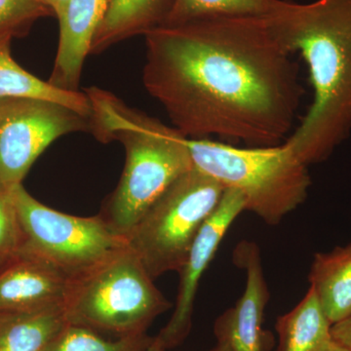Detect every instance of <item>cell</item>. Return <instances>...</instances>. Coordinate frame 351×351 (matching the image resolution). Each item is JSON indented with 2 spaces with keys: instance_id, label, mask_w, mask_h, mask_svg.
<instances>
[{
  "instance_id": "4",
  "label": "cell",
  "mask_w": 351,
  "mask_h": 351,
  "mask_svg": "<svg viewBox=\"0 0 351 351\" xmlns=\"http://www.w3.org/2000/svg\"><path fill=\"white\" fill-rule=\"evenodd\" d=\"M193 167L225 189L243 195L246 211L276 226L301 206L311 186L307 166L285 143L274 147H237L209 138H189Z\"/></svg>"
},
{
  "instance_id": "20",
  "label": "cell",
  "mask_w": 351,
  "mask_h": 351,
  "mask_svg": "<svg viewBox=\"0 0 351 351\" xmlns=\"http://www.w3.org/2000/svg\"><path fill=\"white\" fill-rule=\"evenodd\" d=\"M52 11L38 0H0V38H23Z\"/></svg>"
},
{
  "instance_id": "6",
  "label": "cell",
  "mask_w": 351,
  "mask_h": 351,
  "mask_svg": "<svg viewBox=\"0 0 351 351\" xmlns=\"http://www.w3.org/2000/svg\"><path fill=\"white\" fill-rule=\"evenodd\" d=\"M223 193L219 182L193 167L173 182L132 228L127 243L154 280L181 269Z\"/></svg>"
},
{
  "instance_id": "12",
  "label": "cell",
  "mask_w": 351,
  "mask_h": 351,
  "mask_svg": "<svg viewBox=\"0 0 351 351\" xmlns=\"http://www.w3.org/2000/svg\"><path fill=\"white\" fill-rule=\"evenodd\" d=\"M108 0H68L54 11L60 36L56 59L48 82L60 89L78 92L85 59Z\"/></svg>"
},
{
  "instance_id": "19",
  "label": "cell",
  "mask_w": 351,
  "mask_h": 351,
  "mask_svg": "<svg viewBox=\"0 0 351 351\" xmlns=\"http://www.w3.org/2000/svg\"><path fill=\"white\" fill-rule=\"evenodd\" d=\"M154 339L141 334L108 339L94 330L69 324L45 351H147Z\"/></svg>"
},
{
  "instance_id": "9",
  "label": "cell",
  "mask_w": 351,
  "mask_h": 351,
  "mask_svg": "<svg viewBox=\"0 0 351 351\" xmlns=\"http://www.w3.org/2000/svg\"><path fill=\"white\" fill-rule=\"evenodd\" d=\"M245 211L243 195L235 189H225L218 207L201 226L181 269L178 271L180 282L174 313L156 336L165 350L180 345L188 337L201 277L213 260L230 226Z\"/></svg>"
},
{
  "instance_id": "1",
  "label": "cell",
  "mask_w": 351,
  "mask_h": 351,
  "mask_svg": "<svg viewBox=\"0 0 351 351\" xmlns=\"http://www.w3.org/2000/svg\"><path fill=\"white\" fill-rule=\"evenodd\" d=\"M143 82L177 130L250 147L280 145L304 89L265 17L162 25L147 32Z\"/></svg>"
},
{
  "instance_id": "5",
  "label": "cell",
  "mask_w": 351,
  "mask_h": 351,
  "mask_svg": "<svg viewBox=\"0 0 351 351\" xmlns=\"http://www.w3.org/2000/svg\"><path fill=\"white\" fill-rule=\"evenodd\" d=\"M129 248L71 279L64 308L69 324L117 338L145 334L171 307Z\"/></svg>"
},
{
  "instance_id": "23",
  "label": "cell",
  "mask_w": 351,
  "mask_h": 351,
  "mask_svg": "<svg viewBox=\"0 0 351 351\" xmlns=\"http://www.w3.org/2000/svg\"><path fill=\"white\" fill-rule=\"evenodd\" d=\"M38 1L43 3L44 6L49 8L52 13H54L57 8L63 5L64 2L68 1V0H38Z\"/></svg>"
},
{
  "instance_id": "15",
  "label": "cell",
  "mask_w": 351,
  "mask_h": 351,
  "mask_svg": "<svg viewBox=\"0 0 351 351\" xmlns=\"http://www.w3.org/2000/svg\"><path fill=\"white\" fill-rule=\"evenodd\" d=\"M309 283L331 325L351 314V244L314 256Z\"/></svg>"
},
{
  "instance_id": "8",
  "label": "cell",
  "mask_w": 351,
  "mask_h": 351,
  "mask_svg": "<svg viewBox=\"0 0 351 351\" xmlns=\"http://www.w3.org/2000/svg\"><path fill=\"white\" fill-rule=\"evenodd\" d=\"M92 119L43 99H0V184L7 189L23 180L53 142L75 132H91Z\"/></svg>"
},
{
  "instance_id": "18",
  "label": "cell",
  "mask_w": 351,
  "mask_h": 351,
  "mask_svg": "<svg viewBox=\"0 0 351 351\" xmlns=\"http://www.w3.org/2000/svg\"><path fill=\"white\" fill-rule=\"evenodd\" d=\"M279 2L280 0H173L162 25H180L218 17H265Z\"/></svg>"
},
{
  "instance_id": "2",
  "label": "cell",
  "mask_w": 351,
  "mask_h": 351,
  "mask_svg": "<svg viewBox=\"0 0 351 351\" xmlns=\"http://www.w3.org/2000/svg\"><path fill=\"white\" fill-rule=\"evenodd\" d=\"M265 18L282 47L308 66L313 101L284 142L308 167L326 160L351 133V0H280Z\"/></svg>"
},
{
  "instance_id": "10",
  "label": "cell",
  "mask_w": 351,
  "mask_h": 351,
  "mask_svg": "<svg viewBox=\"0 0 351 351\" xmlns=\"http://www.w3.org/2000/svg\"><path fill=\"white\" fill-rule=\"evenodd\" d=\"M233 262L246 271V287L235 306L217 319L215 335L218 343L233 351H263L262 324L270 295L258 245L240 242L233 252Z\"/></svg>"
},
{
  "instance_id": "14",
  "label": "cell",
  "mask_w": 351,
  "mask_h": 351,
  "mask_svg": "<svg viewBox=\"0 0 351 351\" xmlns=\"http://www.w3.org/2000/svg\"><path fill=\"white\" fill-rule=\"evenodd\" d=\"M69 324L64 306L0 311V351H45Z\"/></svg>"
},
{
  "instance_id": "7",
  "label": "cell",
  "mask_w": 351,
  "mask_h": 351,
  "mask_svg": "<svg viewBox=\"0 0 351 351\" xmlns=\"http://www.w3.org/2000/svg\"><path fill=\"white\" fill-rule=\"evenodd\" d=\"M22 228L23 249L48 261L73 279L128 247L100 216H71L39 202L23 184L8 189Z\"/></svg>"
},
{
  "instance_id": "24",
  "label": "cell",
  "mask_w": 351,
  "mask_h": 351,
  "mask_svg": "<svg viewBox=\"0 0 351 351\" xmlns=\"http://www.w3.org/2000/svg\"><path fill=\"white\" fill-rule=\"evenodd\" d=\"M324 351H351L350 350H348V348H346V346L339 345V343H336V341L332 339V341L331 343H330L329 346H327L326 348H325Z\"/></svg>"
},
{
  "instance_id": "21",
  "label": "cell",
  "mask_w": 351,
  "mask_h": 351,
  "mask_svg": "<svg viewBox=\"0 0 351 351\" xmlns=\"http://www.w3.org/2000/svg\"><path fill=\"white\" fill-rule=\"evenodd\" d=\"M24 243L19 217L10 193L0 184V267L17 256Z\"/></svg>"
},
{
  "instance_id": "3",
  "label": "cell",
  "mask_w": 351,
  "mask_h": 351,
  "mask_svg": "<svg viewBox=\"0 0 351 351\" xmlns=\"http://www.w3.org/2000/svg\"><path fill=\"white\" fill-rule=\"evenodd\" d=\"M85 93L93 108L95 137L101 142L117 140L125 147L123 174L99 216L126 239L171 184L193 169L188 137L129 108L110 92L91 87Z\"/></svg>"
},
{
  "instance_id": "17",
  "label": "cell",
  "mask_w": 351,
  "mask_h": 351,
  "mask_svg": "<svg viewBox=\"0 0 351 351\" xmlns=\"http://www.w3.org/2000/svg\"><path fill=\"white\" fill-rule=\"evenodd\" d=\"M331 323L313 287L301 302L277 319L276 351H324L332 341Z\"/></svg>"
},
{
  "instance_id": "16",
  "label": "cell",
  "mask_w": 351,
  "mask_h": 351,
  "mask_svg": "<svg viewBox=\"0 0 351 351\" xmlns=\"http://www.w3.org/2000/svg\"><path fill=\"white\" fill-rule=\"evenodd\" d=\"M11 41L12 38H0V99H43L61 104L92 119L93 108L86 93L60 89L25 71L11 56Z\"/></svg>"
},
{
  "instance_id": "25",
  "label": "cell",
  "mask_w": 351,
  "mask_h": 351,
  "mask_svg": "<svg viewBox=\"0 0 351 351\" xmlns=\"http://www.w3.org/2000/svg\"><path fill=\"white\" fill-rule=\"evenodd\" d=\"M147 351H165V348H163L162 343L159 341V339L156 337Z\"/></svg>"
},
{
  "instance_id": "22",
  "label": "cell",
  "mask_w": 351,
  "mask_h": 351,
  "mask_svg": "<svg viewBox=\"0 0 351 351\" xmlns=\"http://www.w3.org/2000/svg\"><path fill=\"white\" fill-rule=\"evenodd\" d=\"M332 338L339 345L351 350V314L331 327Z\"/></svg>"
},
{
  "instance_id": "13",
  "label": "cell",
  "mask_w": 351,
  "mask_h": 351,
  "mask_svg": "<svg viewBox=\"0 0 351 351\" xmlns=\"http://www.w3.org/2000/svg\"><path fill=\"white\" fill-rule=\"evenodd\" d=\"M173 0H108L90 54H100L113 44L145 34L165 22Z\"/></svg>"
},
{
  "instance_id": "26",
  "label": "cell",
  "mask_w": 351,
  "mask_h": 351,
  "mask_svg": "<svg viewBox=\"0 0 351 351\" xmlns=\"http://www.w3.org/2000/svg\"><path fill=\"white\" fill-rule=\"evenodd\" d=\"M211 351H233L228 345L223 343H218Z\"/></svg>"
},
{
  "instance_id": "11",
  "label": "cell",
  "mask_w": 351,
  "mask_h": 351,
  "mask_svg": "<svg viewBox=\"0 0 351 351\" xmlns=\"http://www.w3.org/2000/svg\"><path fill=\"white\" fill-rule=\"evenodd\" d=\"M69 282L53 263L23 249L0 267V311L64 306Z\"/></svg>"
}]
</instances>
